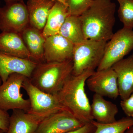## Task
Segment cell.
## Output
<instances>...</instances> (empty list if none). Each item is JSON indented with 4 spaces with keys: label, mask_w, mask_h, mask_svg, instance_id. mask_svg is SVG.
Returning a JSON list of instances; mask_svg holds the SVG:
<instances>
[{
    "label": "cell",
    "mask_w": 133,
    "mask_h": 133,
    "mask_svg": "<svg viewBox=\"0 0 133 133\" xmlns=\"http://www.w3.org/2000/svg\"><path fill=\"white\" fill-rule=\"evenodd\" d=\"M91 123L95 127L93 133H125L133 126V118L127 116L107 124L99 123L94 120Z\"/></svg>",
    "instance_id": "cell-21"
},
{
    "label": "cell",
    "mask_w": 133,
    "mask_h": 133,
    "mask_svg": "<svg viewBox=\"0 0 133 133\" xmlns=\"http://www.w3.org/2000/svg\"><path fill=\"white\" fill-rule=\"evenodd\" d=\"M27 77L22 74H11L0 86V108L8 111L20 109L28 112L30 108L29 99H25L21 93L23 83Z\"/></svg>",
    "instance_id": "cell-7"
},
{
    "label": "cell",
    "mask_w": 133,
    "mask_h": 133,
    "mask_svg": "<svg viewBox=\"0 0 133 133\" xmlns=\"http://www.w3.org/2000/svg\"><path fill=\"white\" fill-rule=\"evenodd\" d=\"M29 25L28 11L24 2L0 7V30L21 34Z\"/></svg>",
    "instance_id": "cell-8"
},
{
    "label": "cell",
    "mask_w": 133,
    "mask_h": 133,
    "mask_svg": "<svg viewBox=\"0 0 133 133\" xmlns=\"http://www.w3.org/2000/svg\"><path fill=\"white\" fill-rule=\"evenodd\" d=\"M120 105L127 116L133 118V93L126 99L122 100Z\"/></svg>",
    "instance_id": "cell-24"
},
{
    "label": "cell",
    "mask_w": 133,
    "mask_h": 133,
    "mask_svg": "<svg viewBox=\"0 0 133 133\" xmlns=\"http://www.w3.org/2000/svg\"><path fill=\"white\" fill-rule=\"evenodd\" d=\"M86 83L90 90L102 97L116 99L119 96L117 75L112 68L94 71Z\"/></svg>",
    "instance_id": "cell-9"
},
{
    "label": "cell",
    "mask_w": 133,
    "mask_h": 133,
    "mask_svg": "<svg viewBox=\"0 0 133 133\" xmlns=\"http://www.w3.org/2000/svg\"><path fill=\"white\" fill-rule=\"evenodd\" d=\"M10 116L7 111L0 108V129L6 133L9 125Z\"/></svg>",
    "instance_id": "cell-25"
},
{
    "label": "cell",
    "mask_w": 133,
    "mask_h": 133,
    "mask_svg": "<svg viewBox=\"0 0 133 133\" xmlns=\"http://www.w3.org/2000/svg\"><path fill=\"white\" fill-rule=\"evenodd\" d=\"M94 71L88 70L77 76L72 75L56 94L64 108L84 124L94 120L85 86L87 79Z\"/></svg>",
    "instance_id": "cell-2"
},
{
    "label": "cell",
    "mask_w": 133,
    "mask_h": 133,
    "mask_svg": "<svg viewBox=\"0 0 133 133\" xmlns=\"http://www.w3.org/2000/svg\"><path fill=\"white\" fill-rule=\"evenodd\" d=\"M72 59L37 63L30 78L33 85L44 92L56 95L72 75Z\"/></svg>",
    "instance_id": "cell-3"
},
{
    "label": "cell",
    "mask_w": 133,
    "mask_h": 133,
    "mask_svg": "<svg viewBox=\"0 0 133 133\" xmlns=\"http://www.w3.org/2000/svg\"><path fill=\"white\" fill-rule=\"evenodd\" d=\"M118 3V16L124 28L133 29V0H121Z\"/></svg>",
    "instance_id": "cell-22"
},
{
    "label": "cell",
    "mask_w": 133,
    "mask_h": 133,
    "mask_svg": "<svg viewBox=\"0 0 133 133\" xmlns=\"http://www.w3.org/2000/svg\"><path fill=\"white\" fill-rule=\"evenodd\" d=\"M55 1L56 0H28L26 6L30 26L43 31Z\"/></svg>",
    "instance_id": "cell-17"
},
{
    "label": "cell",
    "mask_w": 133,
    "mask_h": 133,
    "mask_svg": "<svg viewBox=\"0 0 133 133\" xmlns=\"http://www.w3.org/2000/svg\"><path fill=\"white\" fill-rule=\"evenodd\" d=\"M2 80L1 78V77H0V86L2 84Z\"/></svg>",
    "instance_id": "cell-29"
},
{
    "label": "cell",
    "mask_w": 133,
    "mask_h": 133,
    "mask_svg": "<svg viewBox=\"0 0 133 133\" xmlns=\"http://www.w3.org/2000/svg\"><path fill=\"white\" fill-rule=\"evenodd\" d=\"M58 34L74 45L85 39L79 16L70 15L68 16L61 27Z\"/></svg>",
    "instance_id": "cell-20"
},
{
    "label": "cell",
    "mask_w": 133,
    "mask_h": 133,
    "mask_svg": "<svg viewBox=\"0 0 133 133\" xmlns=\"http://www.w3.org/2000/svg\"><path fill=\"white\" fill-rule=\"evenodd\" d=\"M125 133H133V126L128 129Z\"/></svg>",
    "instance_id": "cell-28"
},
{
    "label": "cell",
    "mask_w": 133,
    "mask_h": 133,
    "mask_svg": "<svg viewBox=\"0 0 133 133\" xmlns=\"http://www.w3.org/2000/svg\"><path fill=\"white\" fill-rule=\"evenodd\" d=\"M107 42L85 39L74 44L72 60V75L77 76L97 69L104 54Z\"/></svg>",
    "instance_id": "cell-4"
},
{
    "label": "cell",
    "mask_w": 133,
    "mask_h": 133,
    "mask_svg": "<svg viewBox=\"0 0 133 133\" xmlns=\"http://www.w3.org/2000/svg\"><path fill=\"white\" fill-rule=\"evenodd\" d=\"M37 64L30 59L16 57L0 52V77L2 83L14 73L22 74L29 78Z\"/></svg>",
    "instance_id": "cell-12"
},
{
    "label": "cell",
    "mask_w": 133,
    "mask_h": 133,
    "mask_svg": "<svg viewBox=\"0 0 133 133\" xmlns=\"http://www.w3.org/2000/svg\"><path fill=\"white\" fill-rule=\"evenodd\" d=\"M93 0H65L70 15L79 16L91 5Z\"/></svg>",
    "instance_id": "cell-23"
},
{
    "label": "cell",
    "mask_w": 133,
    "mask_h": 133,
    "mask_svg": "<svg viewBox=\"0 0 133 133\" xmlns=\"http://www.w3.org/2000/svg\"><path fill=\"white\" fill-rule=\"evenodd\" d=\"M43 119L20 109L13 110L6 133H35Z\"/></svg>",
    "instance_id": "cell-15"
},
{
    "label": "cell",
    "mask_w": 133,
    "mask_h": 133,
    "mask_svg": "<svg viewBox=\"0 0 133 133\" xmlns=\"http://www.w3.org/2000/svg\"><path fill=\"white\" fill-rule=\"evenodd\" d=\"M31 59L37 63L45 62L44 46L45 37L43 31L29 25L21 33Z\"/></svg>",
    "instance_id": "cell-14"
},
{
    "label": "cell",
    "mask_w": 133,
    "mask_h": 133,
    "mask_svg": "<svg viewBox=\"0 0 133 133\" xmlns=\"http://www.w3.org/2000/svg\"><path fill=\"white\" fill-rule=\"evenodd\" d=\"M116 5L111 0H93L79 16L85 39L107 42L113 35Z\"/></svg>",
    "instance_id": "cell-1"
},
{
    "label": "cell",
    "mask_w": 133,
    "mask_h": 133,
    "mask_svg": "<svg viewBox=\"0 0 133 133\" xmlns=\"http://www.w3.org/2000/svg\"><path fill=\"white\" fill-rule=\"evenodd\" d=\"M6 4H10V3H14L18 2H24L23 0H4Z\"/></svg>",
    "instance_id": "cell-27"
},
{
    "label": "cell",
    "mask_w": 133,
    "mask_h": 133,
    "mask_svg": "<svg viewBox=\"0 0 133 133\" xmlns=\"http://www.w3.org/2000/svg\"><path fill=\"white\" fill-rule=\"evenodd\" d=\"M91 107L93 118L95 121L103 124L116 121V115L118 112L117 105L101 95L94 94Z\"/></svg>",
    "instance_id": "cell-19"
},
{
    "label": "cell",
    "mask_w": 133,
    "mask_h": 133,
    "mask_svg": "<svg viewBox=\"0 0 133 133\" xmlns=\"http://www.w3.org/2000/svg\"><path fill=\"white\" fill-rule=\"evenodd\" d=\"M70 15L65 0H56L50 10L43 30L45 37L58 34L67 17Z\"/></svg>",
    "instance_id": "cell-16"
},
{
    "label": "cell",
    "mask_w": 133,
    "mask_h": 133,
    "mask_svg": "<svg viewBox=\"0 0 133 133\" xmlns=\"http://www.w3.org/2000/svg\"><path fill=\"white\" fill-rule=\"evenodd\" d=\"M74 44L59 34L45 37V62H63L72 59Z\"/></svg>",
    "instance_id": "cell-11"
},
{
    "label": "cell",
    "mask_w": 133,
    "mask_h": 133,
    "mask_svg": "<svg viewBox=\"0 0 133 133\" xmlns=\"http://www.w3.org/2000/svg\"><path fill=\"white\" fill-rule=\"evenodd\" d=\"M111 68L117 75L119 96L121 100L126 99L133 93V53Z\"/></svg>",
    "instance_id": "cell-13"
},
{
    "label": "cell",
    "mask_w": 133,
    "mask_h": 133,
    "mask_svg": "<svg viewBox=\"0 0 133 133\" xmlns=\"http://www.w3.org/2000/svg\"><path fill=\"white\" fill-rule=\"evenodd\" d=\"M95 129V126L91 122L85 124L83 127L76 130L64 133H93Z\"/></svg>",
    "instance_id": "cell-26"
},
{
    "label": "cell",
    "mask_w": 133,
    "mask_h": 133,
    "mask_svg": "<svg viewBox=\"0 0 133 133\" xmlns=\"http://www.w3.org/2000/svg\"><path fill=\"white\" fill-rule=\"evenodd\" d=\"M0 52L13 56L31 59L30 54L19 33L2 31L0 33Z\"/></svg>",
    "instance_id": "cell-18"
},
{
    "label": "cell",
    "mask_w": 133,
    "mask_h": 133,
    "mask_svg": "<svg viewBox=\"0 0 133 133\" xmlns=\"http://www.w3.org/2000/svg\"><path fill=\"white\" fill-rule=\"evenodd\" d=\"M133 50V30L123 27L107 43L104 54L97 71L111 68Z\"/></svg>",
    "instance_id": "cell-6"
},
{
    "label": "cell",
    "mask_w": 133,
    "mask_h": 133,
    "mask_svg": "<svg viewBox=\"0 0 133 133\" xmlns=\"http://www.w3.org/2000/svg\"><path fill=\"white\" fill-rule=\"evenodd\" d=\"M117 1L118 2H119V1H121V0H117Z\"/></svg>",
    "instance_id": "cell-31"
},
{
    "label": "cell",
    "mask_w": 133,
    "mask_h": 133,
    "mask_svg": "<svg viewBox=\"0 0 133 133\" xmlns=\"http://www.w3.org/2000/svg\"><path fill=\"white\" fill-rule=\"evenodd\" d=\"M0 133H5V132H4V131H3L2 130H1V129H0Z\"/></svg>",
    "instance_id": "cell-30"
},
{
    "label": "cell",
    "mask_w": 133,
    "mask_h": 133,
    "mask_svg": "<svg viewBox=\"0 0 133 133\" xmlns=\"http://www.w3.org/2000/svg\"><path fill=\"white\" fill-rule=\"evenodd\" d=\"M22 88L26 91L30 102V108L27 112L44 119L52 114L66 110L59 101L57 95L49 94L36 88L27 78Z\"/></svg>",
    "instance_id": "cell-5"
},
{
    "label": "cell",
    "mask_w": 133,
    "mask_h": 133,
    "mask_svg": "<svg viewBox=\"0 0 133 133\" xmlns=\"http://www.w3.org/2000/svg\"><path fill=\"white\" fill-rule=\"evenodd\" d=\"M84 125L69 111L62 110L44 119L35 133H64L76 130Z\"/></svg>",
    "instance_id": "cell-10"
}]
</instances>
